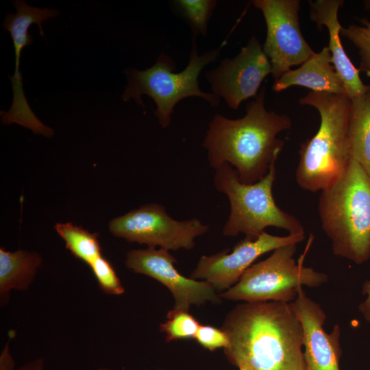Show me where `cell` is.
<instances>
[{
    "label": "cell",
    "mask_w": 370,
    "mask_h": 370,
    "mask_svg": "<svg viewBox=\"0 0 370 370\" xmlns=\"http://www.w3.org/2000/svg\"><path fill=\"white\" fill-rule=\"evenodd\" d=\"M175 263L174 256L162 248L132 249L125 260L128 269L155 279L171 291L175 301L173 309L188 312L193 305L220 302L221 297L210 284L184 277L175 269Z\"/></svg>",
    "instance_id": "cell-13"
},
{
    "label": "cell",
    "mask_w": 370,
    "mask_h": 370,
    "mask_svg": "<svg viewBox=\"0 0 370 370\" xmlns=\"http://www.w3.org/2000/svg\"><path fill=\"white\" fill-rule=\"evenodd\" d=\"M42 262V256L36 251L18 249L12 252L1 247V303L8 301L12 290H27L33 282Z\"/></svg>",
    "instance_id": "cell-17"
},
{
    "label": "cell",
    "mask_w": 370,
    "mask_h": 370,
    "mask_svg": "<svg viewBox=\"0 0 370 370\" xmlns=\"http://www.w3.org/2000/svg\"><path fill=\"white\" fill-rule=\"evenodd\" d=\"M174 5L180 13L188 21L193 37L201 34L207 35L208 22L215 8L214 0H177Z\"/></svg>",
    "instance_id": "cell-20"
},
{
    "label": "cell",
    "mask_w": 370,
    "mask_h": 370,
    "mask_svg": "<svg viewBox=\"0 0 370 370\" xmlns=\"http://www.w3.org/2000/svg\"><path fill=\"white\" fill-rule=\"evenodd\" d=\"M224 349L238 370H306L301 323L290 303L243 302L226 316Z\"/></svg>",
    "instance_id": "cell-1"
},
{
    "label": "cell",
    "mask_w": 370,
    "mask_h": 370,
    "mask_svg": "<svg viewBox=\"0 0 370 370\" xmlns=\"http://www.w3.org/2000/svg\"><path fill=\"white\" fill-rule=\"evenodd\" d=\"M348 137L351 158L370 175V86L351 99Z\"/></svg>",
    "instance_id": "cell-18"
},
{
    "label": "cell",
    "mask_w": 370,
    "mask_h": 370,
    "mask_svg": "<svg viewBox=\"0 0 370 370\" xmlns=\"http://www.w3.org/2000/svg\"><path fill=\"white\" fill-rule=\"evenodd\" d=\"M332 64L331 53L328 47H325L299 68L290 69L282 75L275 80L272 88L275 92H281L293 86H299L313 92L345 94L343 81Z\"/></svg>",
    "instance_id": "cell-16"
},
{
    "label": "cell",
    "mask_w": 370,
    "mask_h": 370,
    "mask_svg": "<svg viewBox=\"0 0 370 370\" xmlns=\"http://www.w3.org/2000/svg\"><path fill=\"white\" fill-rule=\"evenodd\" d=\"M290 304L303 328L306 370H340V325L336 324L329 333L325 331L326 314L321 306L306 295L303 287Z\"/></svg>",
    "instance_id": "cell-14"
},
{
    "label": "cell",
    "mask_w": 370,
    "mask_h": 370,
    "mask_svg": "<svg viewBox=\"0 0 370 370\" xmlns=\"http://www.w3.org/2000/svg\"><path fill=\"white\" fill-rule=\"evenodd\" d=\"M166 318L160 327L166 335V341L195 338L200 324L188 312L173 308L168 312Z\"/></svg>",
    "instance_id": "cell-21"
},
{
    "label": "cell",
    "mask_w": 370,
    "mask_h": 370,
    "mask_svg": "<svg viewBox=\"0 0 370 370\" xmlns=\"http://www.w3.org/2000/svg\"><path fill=\"white\" fill-rule=\"evenodd\" d=\"M89 266L103 292L114 295L124 293V288L108 260L101 256Z\"/></svg>",
    "instance_id": "cell-23"
},
{
    "label": "cell",
    "mask_w": 370,
    "mask_h": 370,
    "mask_svg": "<svg viewBox=\"0 0 370 370\" xmlns=\"http://www.w3.org/2000/svg\"><path fill=\"white\" fill-rule=\"evenodd\" d=\"M95 370H112L109 368H107V367H99V368H97V369H95Z\"/></svg>",
    "instance_id": "cell-28"
},
{
    "label": "cell",
    "mask_w": 370,
    "mask_h": 370,
    "mask_svg": "<svg viewBox=\"0 0 370 370\" xmlns=\"http://www.w3.org/2000/svg\"><path fill=\"white\" fill-rule=\"evenodd\" d=\"M267 25L262 46L269 58L275 80L295 65L302 64L315 52L304 39L299 23L298 0H254Z\"/></svg>",
    "instance_id": "cell-10"
},
{
    "label": "cell",
    "mask_w": 370,
    "mask_h": 370,
    "mask_svg": "<svg viewBox=\"0 0 370 370\" xmlns=\"http://www.w3.org/2000/svg\"><path fill=\"white\" fill-rule=\"evenodd\" d=\"M322 229L333 254L357 264L370 258V175L351 158L343 173L321 192Z\"/></svg>",
    "instance_id": "cell-3"
},
{
    "label": "cell",
    "mask_w": 370,
    "mask_h": 370,
    "mask_svg": "<svg viewBox=\"0 0 370 370\" xmlns=\"http://www.w3.org/2000/svg\"><path fill=\"white\" fill-rule=\"evenodd\" d=\"M220 49L199 56L193 38L188 64L180 73L174 72L175 65L173 59L163 52L150 68L124 69L127 85L121 95L122 100L126 102L133 99L145 108L141 96L144 94L150 97L156 105L155 116L164 128L169 125L175 105L184 98L198 97L206 100L212 107H217L219 97L213 93L203 92L199 87L198 77L206 65L218 58Z\"/></svg>",
    "instance_id": "cell-5"
},
{
    "label": "cell",
    "mask_w": 370,
    "mask_h": 370,
    "mask_svg": "<svg viewBox=\"0 0 370 370\" xmlns=\"http://www.w3.org/2000/svg\"><path fill=\"white\" fill-rule=\"evenodd\" d=\"M312 238H310L306 251L295 261L297 244L279 247L265 260L252 264L238 282L225 291L220 297L244 302L280 301L291 303L299 290L306 286L319 287L328 281L323 272L304 265V259Z\"/></svg>",
    "instance_id": "cell-7"
},
{
    "label": "cell",
    "mask_w": 370,
    "mask_h": 370,
    "mask_svg": "<svg viewBox=\"0 0 370 370\" xmlns=\"http://www.w3.org/2000/svg\"><path fill=\"white\" fill-rule=\"evenodd\" d=\"M271 73V62L254 36L236 56L225 58L206 77L212 93L223 97L229 108L236 110L243 101L258 95L262 82Z\"/></svg>",
    "instance_id": "cell-11"
},
{
    "label": "cell",
    "mask_w": 370,
    "mask_h": 370,
    "mask_svg": "<svg viewBox=\"0 0 370 370\" xmlns=\"http://www.w3.org/2000/svg\"><path fill=\"white\" fill-rule=\"evenodd\" d=\"M361 292L365 299L359 304L358 309L365 320L370 324V280L363 284Z\"/></svg>",
    "instance_id": "cell-25"
},
{
    "label": "cell",
    "mask_w": 370,
    "mask_h": 370,
    "mask_svg": "<svg viewBox=\"0 0 370 370\" xmlns=\"http://www.w3.org/2000/svg\"><path fill=\"white\" fill-rule=\"evenodd\" d=\"M15 362L10 352L9 344L4 347L0 356V370H14Z\"/></svg>",
    "instance_id": "cell-26"
},
{
    "label": "cell",
    "mask_w": 370,
    "mask_h": 370,
    "mask_svg": "<svg viewBox=\"0 0 370 370\" xmlns=\"http://www.w3.org/2000/svg\"><path fill=\"white\" fill-rule=\"evenodd\" d=\"M299 103L314 107L321 123L315 135L301 145L295 180L305 190H323L343 173L352 158L348 137L351 99L345 94L311 91Z\"/></svg>",
    "instance_id": "cell-4"
},
{
    "label": "cell",
    "mask_w": 370,
    "mask_h": 370,
    "mask_svg": "<svg viewBox=\"0 0 370 370\" xmlns=\"http://www.w3.org/2000/svg\"><path fill=\"white\" fill-rule=\"evenodd\" d=\"M194 339L204 348L214 351L219 348H226L229 339L222 330L208 325H199Z\"/></svg>",
    "instance_id": "cell-24"
},
{
    "label": "cell",
    "mask_w": 370,
    "mask_h": 370,
    "mask_svg": "<svg viewBox=\"0 0 370 370\" xmlns=\"http://www.w3.org/2000/svg\"><path fill=\"white\" fill-rule=\"evenodd\" d=\"M14 370H45V362L42 358H38L16 367Z\"/></svg>",
    "instance_id": "cell-27"
},
{
    "label": "cell",
    "mask_w": 370,
    "mask_h": 370,
    "mask_svg": "<svg viewBox=\"0 0 370 370\" xmlns=\"http://www.w3.org/2000/svg\"><path fill=\"white\" fill-rule=\"evenodd\" d=\"M275 164L273 162L267 175L251 184L242 183L236 171L228 163L215 169L214 186L227 195L230 203V213L223 228L224 236L244 234L245 237L255 239L269 226L290 234H304L301 222L275 204L273 196Z\"/></svg>",
    "instance_id": "cell-6"
},
{
    "label": "cell",
    "mask_w": 370,
    "mask_h": 370,
    "mask_svg": "<svg viewBox=\"0 0 370 370\" xmlns=\"http://www.w3.org/2000/svg\"><path fill=\"white\" fill-rule=\"evenodd\" d=\"M264 97L263 87L247 104L242 118L230 119L217 114L203 143L214 169L228 163L245 184H254L267 175L284 143L277 134L291 127L289 116L266 110Z\"/></svg>",
    "instance_id": "cell-2"
},
{
    "label": "cell",
    "mask_w": 370,
    "mask_h": 370,
    "mask_svg": "<svg viewBox=\"0 0 370 370\" xmlns=\"http://www.w3.org/2000/svg\"><path fill=\"white\" fill-rule=\"evenodd\" d=\"M310 18L321 29L325 26L329 33V45L332 65L344 84L345 94L353 99L362 95L367 89L356 69L347 56L341 42V25L338 19V12L343 4L341 0H317L309 1Z\"/></svg>",
    "instance_id": "cell-15"
},
{
    "label": "cell",
    "mask_w": 370,
    "mask_h": 370,
    "mask_svg": "<svg viewBox=\"0 0 370 370\" xmlns=\"http://www.w3.org/2000/svg\"><path fill=\"white\" fill-rule=\"evenodd\" d=\"M13 4L16 13L8 14L3 23V27L10 34L14 49V73L12 76L9 75L13 98L9 110L1 112V121L3 125L16 123L30 130L36 134L51 138L54 134L53 130L37 118L25 97L20 71V60L23 49L33 42V37L28 32L30 26L34 23L37 24L40 34L45 37L42 21L56 18L60 12L57 9L33 7L21 0H14Z\"/></svg>",
    "instance_id": "cell-9"
},
{
    "label": "cell",
    "mask_w": 370,
    "mask_h": 370,
    "mask_svg": "<svg viewBox=\"0 0 370 370\" xmlns=\"http://www.w3.org/2000/svg\"><path fill=\"white\" fill-rule=\"evenodd\" d=\"M362 25L341 27L340 34L347 38L358 49L360 63L359 71L370 77V21L360 20Z\"/></svg>",
    "instance_id": "cell-22"
},
{
    "label": "cell",
    "mask_w": 370,
    "mask_h": 370,
    "mask_svg": "<svg viewBox=\"0 0 370 370\" xmlns=\"http://www.w3.org/2000/svg\"><path fill=\"white\" fill-rule=\"evenodd\" d=\"M304 238V234L278 236L266 232L255 239L245 237L235 245L232 251L225 249L201 256L190 278L206 281L216 291L227 290L238 282L258 257L282 246L297 244Z\"/></svg>",
    "instance_id": "cell-12"
},
{
    "label": "cell",
    "mask_w": 370,
    "mask_h": 370,
    "mask_svg": "<svg viewBox=\"0 0 370 370\" xmlns=\"http://www.w3.org/2000/svg\"><path fill=\"white\" fill-rule=\"evenodd\" d=\"M54 228L64 241L66 249L88 265L102 256L97 233L71 223H58Z\"/></svg>",
    "instance_id": "cell-19"
},
{
    "label": "cell",
    "mask_w": 370,
    "mask_h": 370,
    "mask_svg": "<svg viewBox=\"0 0 370 370\" xmlns=\"http://www.w3.org/2000/svg\"><path fill=\"white\" fill-rule=\"evenodd\" d=\"M112 235L148 247L177 251L190 250L195 238L206 233L209 226L197 218L177 221L158 204L143 206L112 219L108 225Z\"/></svg>",
    "instance_id": "cell-8"
}]
</instances>
